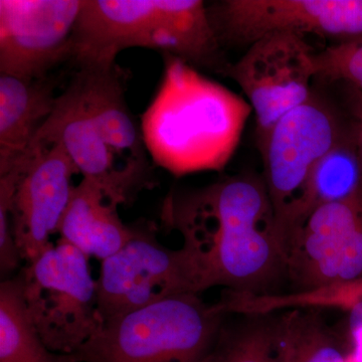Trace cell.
<instances>
[{
    "mask_svg": "<svg viewBox=\"0 0 362 362\" xmlns=\"http://www.w3.org/2000/svg\"><path fill=\"white\" fill-rule=\"evenodd\" d=\"M161 221L180 233L204 290L278 294L286 282L284 245L265 181L235 175L185 192H171Z\"/></svg>",
    "mask_w": 362,
    "mask_h": 362,
    "instance_id": "cell-1",
    "label": "cell"
},
{
    "mask_svg": "<svg viewBox=\"0 0 362 362\" xmlns=\"http://www.w3.org/2000/svg\"><path fill=\"white\" fill-rule=\"evenodd\" d=\"M153 99L141 116L147 153L159 168L181 176L221 171L239 146L251 105L173 54Z\"/></svg>",
    "mask_w": 362,
    "mask_h": 362,
    "instance_id": "cell-3",
    "label": "cell"
},
{
    "mask_svg": "<svg viewBox=\"0 0 362 362\" xmlns=\"http://www.w3.org/2000/svg\"><path fill=\"white\" fill-rule=\"evenodd\" d=\"M202 362H289L280 312L226 315Z\"/></svg>",
    "mask_w": 362,
    "mask_h": 362,
    "instance_id": "cell-16",
    "label": "cell"
},
{
    "mask_svg": "<svg viewBox=\"0 0 362 362\" xmlns=\"http://www.w3.org/2000/svg\"><path fill=\"white\" fill-rule=\"evenodd\" d=\"M16 168L20 170L11 197V230L25 263L51 247L49 239L59 226L75 190L74 176L80 175L58 144L33 145Z\"/></svg>",
    "mask_w": 362,
    "mask_h": 362,
    "instance_id": "cell-12",
    "label": "cell"
},
{
    "mask_svg": "<svg viewBox=\"0 0 362 362\" xmlns=\"http://www.w3.org/2000/svg\"><path fill=\"white\" fill-rule=\"evenodd\" d=\"M221 47L202 0H83L70 59L78 69L112 66L124 49L142 47L223 74Z\"/></svg>",
    "mask_w": 362,
    "mask_h": 362,
    "instance_id": "cell-4",
    "label": "cell"
},
{
    "mask_svg": "<svg viewBox=\"0 0 362 362\" xmlns=\"http://www.w3.org/2000/svg\"><path fill=\"white\" fill-rule=\"evenodd\" d=\"M56 85L47 77L26 80L0 74V175L28 154L54 110Z\"/></svg>",
    "mask_w": 362,
    "mask_h": 362,
    "instance_id": "cell-14",
    "label": "cell"
},
{
    "mask_svg": "<svg viewBox=\"0 0 362 362\" xmlns=\"http://www.w3.org/2000/svg\"><path fill=\"white\" fill-rule=\"evenodd\" d=\"M315 54L304 35L275 33L252 42L226 68L223 76L240 86L256 115L257 144L283 116L310 99Z\"/></svg>",
    "mask_w": 362,
    "mask_h": 362,
    "instance_id": "cell-10",
    "label": "cell"
},
{
    "mask_svg": "<svg viewBox=\"0 0 362 362\" xmlns=\"http://www.w3.org/2000/svg\"><path fill=\"white\" fill-rule=\"evenodd\" d=\"M132 228L127 244L102 261L97 291L103 322L166 298L204 291L185 247L173 250L160 244L151 221L136 223Z\"/></svg>",
    "mask_w": 362,
    "mask_h": 362,
    "instance_id": "cell-7",
    "label": "cell"
},
{
    "mask_svg": "<svg viewBox=\"0 0 362 362\" xmlns=\"http://www.w3.org/2000/svg\"><path fill=\"white\" fill-rule=\"evenodd\" d=\"M118 207L97 185L83 178L59 226L61 239L89 258H109L133 235L132 226L123 223Z\"/></svg>",
    "mask_w": 362,
    "mask_h": 362,
    "instance_id": "cell-15",
    "label": "cell"
},
{
    "mask_svg": "<svg viewBox=\"0 0 362 362\" xmlns=\"http://www.w3.org/2000/svg\"><path fill=\"white\" fill-rule=\"evenodd\" d=\"M349 313V341L350 351L362 358V303L354 305Z\"/></svg>",
    "mask_w": 362,
    "mask_h": 362,
    "instance_id": "cell-22",
    "label": "cell"
},
{
    "mask_svg": "<svg viewBox=\"0 0 362 362\" xmlns=\"http://www.w3.org/2000/svg\"><path fill=\"white\" fill-rule=\"evenodd\" d=\"M83 0H0V73L35 80L70 59Z\"/></svg>",
    "mask_w": 362,
    "mask_h": 362,
    "instance_id": "cell-13",
    "label": "cell"
},
{
    "mask_svg": "<svg viewBox=\"0 0 362 362\" xmlns=\"http://www.w3.org/2000/svg\"><path fill=\"white\" fill-rule=\"evenodd\" d=\"M362 303V280L324 286L309 291L286 295L284 305L291 309H340L347 311Z\"/></svg>",
    "mask_w": 362,
    "mask_h": 362,
    "instance_id": "cell-21",
    "label": "cell"
},
{
    "mask_svg": "<svg viewBox=\"0 0 362 362\" xmlns=\"http://www.w3.org/2000/svg\"><path fill=\"white\" fill-rule=\"evenodd\" d=\"M316 77L362 90V40L338 42L314 56Z\"/></svg>",
    "mask_w": 362,
    "mask_h": 362,
    "instance_id": "cell-20",
    "label": "cell"
},
{
    "mask_svg": "<svg viewBox=\"0 0 362 362\" xmlns=\"http://www.w3.org/2000/svg\"><path fill=\"white\" fill-rule=\"evenodd\" d=\"M0 362H73L52 351L26 311L21 276L0 284Z\"/></svg>",
    "mask_w": 362,
    "mask_h": 362,
    "instance_id": "cell-18",
    "label": "cell"
},
{
    "mask_svg": "<svg viewBox=\"0 0 362 362\" xmlns=\"http://www.w3.org/2000/svg\"><path fill=\"white\" fill-rule=\"evenodd\" d=\"M20 276L26 311L52 351L76 354L101 329L97 280L89 257L77 247L59 239Z\"/></svg>",
    "mask_w": 362,
    "mask_h": 362,
    "instance_id": "cell-6",
    "label": "cell"
},
{
    "mask_svg": "<svg viewBox=\"0 0 362 362\" xmlns=\"http://www.w3.org/2000/svg\"><path fill=\"white\" fill-rule=\"evenodd\" d=\"M347 131L327 104L312 95L283 116L259 143L264 181L283 245L312 171Z\"/></svg>",
    "mask_w": 362,
    "mask_h": 362,
    "instance_id": "cell-8",
    "label": "cell"
},
{
    "mask_svg": "<svg viewBox=\"0 0 362 362\" xmlns=\"http://www.w3.org/2000/svg\"><path fill=\"white\" fill-rule=\"evenodd\" d=\"M284 252L290 292L362 280V192L312 211Z\"/></svg>",
    "mask_w": 362,
    "mask_h": 362,
    "instance_id": "cell-9",
    "label": "cell"
},
{
    "mask_svg": "<svg viewBox=\"0 0 362 362\" xmlns=\"http://www.w3.org/2000/svg\"><path fill=\"white\" fill-rule=\"evenodd\" d=\"M207 11L221 45H251L275 33L362 40V0H225Z\"/></svg>",
    "mask_w": 362,
    "mask_h": 362,
    "instance_id": "cell-11",
    "label": "cell"
},
{
    "mask_svg": "<svg viewBox=\"0 0 362 362\" xmlns=\"http://www.w3.org/2000/svg\"><path fill=\"white\" fill-rule=\"evenodd\" d=\"M226 314L199 294L176 295L115 317L73 362H202Z\"/></svg>",
    "mask_w": 362,
    "mask_h": 362,
    "instance_id": "cell-5",
    "label": "cell"
},
{
    "mask_svg": "<svg viewBox=\"0 0 362 362\" xmlns=\"http://www.w3.org/2000/svg\"><path fill=\"white\" fill-rule=\"evenodd\" d=\"M320 311L281 312L289 362H345L347 349Z\"/></svg>",
    "mask_w": 362,
    "mask_h": 362,
    "instance_id": "cell-19",
    "label": "cell"
},
{
    "mask_svg": "<svg viewBox=\"0 0 362 362\" xmlns=\"http://www.w3.org/2000/svg\"><path fill=\"white\" fill-rule=\"evenodd\" d=\"M350 103L354 117V129H356L357 148L361 157L362 166V90L350 88Z\"/></svg>",
    "mask_w": 362,
    "mask_h": 362,
    "instance_id": "cell-23",
    "label": "cell"
},
{
    "mask_svg": "<svg viewBox=\"0 0 362 362\" xmlns=\"http://www.w3.org/2000/svg\"><path fill=\"white\" fill-rule=\"evenodd\" d=\"M361 192L362 166L354 125L312 171L285 240L317 207L346 201Z\"/></svg>",
    "mask_w": 362,
    "mask_h": 362,
    "instance_id": "cell-17",
    "label": "cell"
},
{
    "mask_svg": "<svg viewBox=\"0 0 362 362\" xmlns=\"http://www.w3.org/2000/svg\"><path fill=\"white\" fill-rule=\"evenodd\" d=\"M49 144L65 150L83 178L119 206L153 187L141 128L126 102L125 74L117 64L78 69L33 143Z\"/></svg>",
    "mask_w": 362,
    "mask_h": 362,
    "instance_id": "cell-2",
    "label": "cell"
}]
</instances>
